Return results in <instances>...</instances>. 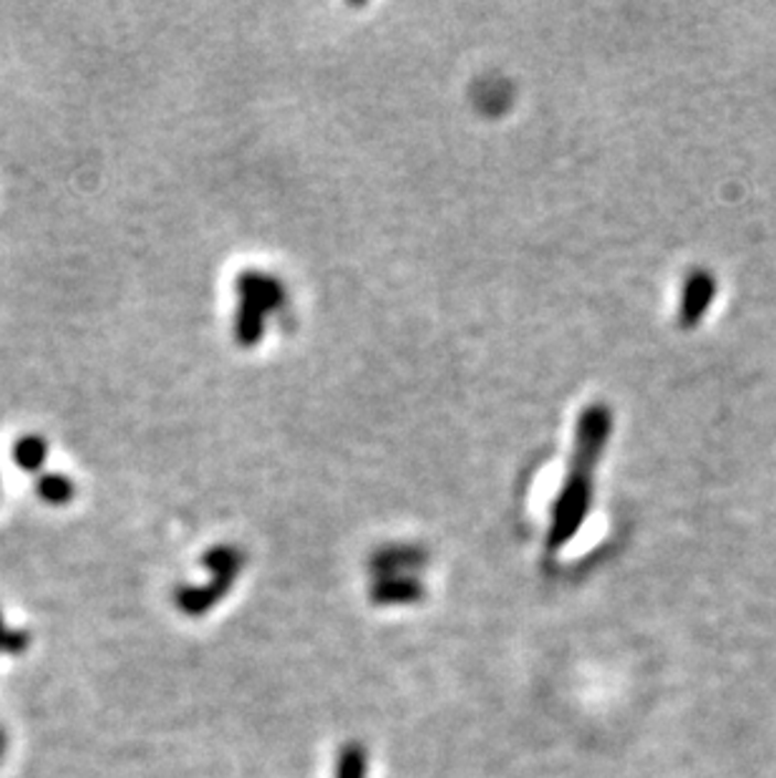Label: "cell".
Returning <instances> with one entry per match:
<instances>
[{"label": "cell", "instance_id": "cell-1", "mask_svg": "<svg viewBox=\"0 0 776 778\" xmlns=\"http://www.w3.org/2000/svg\"><path fill=\"white\" fill-rule=\"evenodd\" d=\"M608 434H610L608 408L595 406L587 411L583 422H580L573 471H570L565 491L560 494L555 512H552V526L548 536L550 552H557L560 547H565L585 522L587 509H591V499H593V469Z\"/></svg>", "mask_w": 776, "mask_h": 778}, {"label": "cell", "instance_id": "cell-2", "mask_svg": "<svg viewBox=\"0 0 776 778\" xmlns=\"http://www.w3.org/2000/svg\"><path fill=\"white\" fill-rule=\"evenodd\" d=\"M204 567L212 572L210 585L180 587L174 595L177 610L190 617H200L204 612H210L212 607L230 593L240 575V569H243V554L232 547H217L204 557Z\"/></svg>", "mask_w": 776, "mask_h": 778}, {"label": "cell", "instance_id": "cell-3", "mask_svg": "<svg viewBox=\"0 0 776 778\" xmlns=\"http://www.w3.org/2000/svg\"><path fill=\"white\" fill-rule=\"evenodd\" d=\"M713 298H716V277L709 270H693L685 275L681 292V326L695 328L706 316Z\"/></svg>", "mask_w": 776, "mask_h": 778}, {"label": "cell", "instance_id": "cell-4", "mask_svg": "<svg viewBox=\"0 0 776 778\" xmlns=\"http://www.w3.org/2000/svg\"><path fill=\"white\" fill-rule=\"evenodd\" d=\"M424 597V587L416 577H379L371 587V600L376 605H414Z\"/></svg>", "mask_w": 776, "mask_h": 778}, {"label": "cell", "instance_id": "cell-5", "mask_svg": "<svg viewBox=\"0 0 776 778\" xmlns=\"http://www.w3.org/2000/svg\"><path fill=\"white\" fill-rule=\"evenodd\" d=\"M424 562V552L414 547H394L381 550L373 557L371 567L379 577H406V572L416 569Z\"/></svg>", "mask_w": 776, "mask_h": 778}, {"label": "cell", "instance_id": "cell-6", "mask_svg": "<svg viewBox=\"0 0 776 778\" xmlns=\"http://www.w3.org/2000/svg\"><path fill=\"white\" fill-rule=\"evenodd\" d=\"M49 441L39 434H23L13 444V461L21 471L35 473L46 467L49 461Z\"/></svg>", "mask_w": 776, "mask_h": 778}, {"label": "cell", "instance_id": "cell-7", "mask_svg": "<svg viewBox=\"0 0 776 778\" xmlns=\"http://www.w3.org/2000/svg\"><path fill=\"white\" fill-rule=\"evenodd\" d=\"M35 494L41 497V502H46L51 507H66L74 502L76 484L74 479L66 477V473L46 471L35 479Z\"/></svg>", "mask_w": 776, "mask_h": 778}, {"label": "cell", "instance_id": "cell-8", "mask_svg": "<svg viewBox=\"0 0 776 778\" xmlns=\"http://www.w3.org/2000/svg\"><path fill=\"white\" fill-rule=\"evenodd\" d=\"M369 776V750L359 740H348L336 761V778H365Z\"/></svg>", "mask_w": 776, "mask_h": 778}, {"label": "cell", "instance_id": "cell-9", "mask_svg": "<svg viewBox=\"0 0 776 778\" xmlns=\"http://www.w3.org/2000/svg\"><path fill=\"white\" fill-rule=\"evenodd\" d=\"M29 632L8 628L3 615H0V652H8V656H18V652L29 650Z\"/></svg>", "mask_w": 776, "mask_h": 778}, {"label": "cell", "instance_id": "cell-10", "mask_svg": "<svg viewBox=\"0 0 776 778\" xmlns=\"http://www.w3.org/2000/svg\"><path fill=\"white\" fill-rule=\"evenodd\" d=\"M6 750H8V736H6V731L0 728V761H3Z\"/></svg>", "mask_w": 776, "mask_h": 778}]
</instances>
